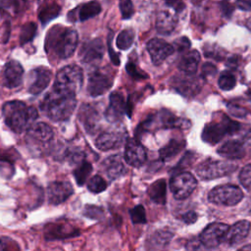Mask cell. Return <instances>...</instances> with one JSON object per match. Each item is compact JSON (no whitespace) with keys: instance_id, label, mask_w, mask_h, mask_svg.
Segmentation results:
<instances>
[{"instance_id":"cell-46","label":"cell","mask_w":251,"mask_h":251,"mask_svg":"<svg viewBox=\"0 0 251 251\" xmlns=\"http://www.w3.org/2000/svg\"><path fill=\"white\" fill-rule=\"evenodd\" d=\"M237 251H251V244H248V245H245L243 247H241L240 249H238Z\"/></svg>"},{"instance_id":"cell-17","label":"cell","mask_w":251,"mask_h":251,"mask_svg":"<svg viewBox=\"0 0 251 251\" xmlns=\"http://www.w3.org/2000/svg\"><path fill=\"white\" fill-rule=\"evenodd\" d=\"M101 12V5L97 1H91L86 2L78 6L76 9H74L69 13L68 20L70 22H75V21H86L90 18L95 17Z\"/></svg>"},{"instance_id":"cell-27","label":"cell","mask_w":251,"mask_h":251,"mask_svg":"<svg viewBox=\"0 0 251 251\" xmlns=\"http://www.w3.org/2000/svg\"><path fill=\"white\" fill-rule=\"evenodd\" d=\"M167 185L165 179L161 178L153 182L148 190L147 193L152 201H154L157 204H165L166 202V191H167Z\"/></svg>"},{"instance_id":"cell-26","label":"cell","mask_w":251,"mask_h":251,"mask_svg":"<svg viewBox=\"0 0 251 251\" xmlns=\"http://www.w3.org/2000/svg\"><path fill=\"white\" fill-rule=\"evenodd\" d=\"M218 153L228 159H240L245 155V151L241 142L229 140L225 142L218 150Z\"/></svg>"},{"instance_id":"cell-18","label":"cell","mask_w":251,"mask_h":251,"mask_svg":"<svg viewBox=\"0 0 251 251\" xmlns=\"http://www.w3.org/2000/svg\"><path fill=\"white\" fill-rule=\"evenodd\" d=\"M249 230L250 223L248 221H239L228 227L224 241L228 245H236L248 235Z\"/></svg>"},{"instance_id":"cell-32","label":"cell","mask_w":251,"mask_h":251,"mask_svg":"<svg viewBox=\"0 0 251 251\" xmlns=\"http://www.w3.org/2000/svg\"><path fill=\"white\" fill-rule=\"evenodd\" d=\"M36 33V25L34 23H28L23 25L20 34V42L22 45L32 40Z\"/></svg>"},{"instance_id":"cell-20","label":"cell","mask_w":251,"mask_h":251,"mask_svg":"<svg viewBox=\"0 0 251 251\" xmlns=\"http://www.w3.org/2000/svg\"><path fill=\"white\" fill-rule=\"evenodd\" d=\"M102 168L111 179H116L126 173V167L120 155H112L105 159Z\"/></svg>"},{"instance_id":"cell-2","label":"cell","mask_w":251,"mask_h":251,"mask_svg":"<svg viewBox=\"0 0 251 251\" xmlns=\"http://www.w3.org/2000/svg\"><path fill=\"white\" fill-rule=\"evenodd\" d=\"M5 124L16 133H21L32 125L38 114L35 108L26 106L22 101H8L3 105Z\"/></svg>"},{"instance_id":"cell-40","label":"cell","mask_w":251,"mask_h":251,"mask_svg":"<svg viewBox=\"0 0 251 251\" xmlns=\"http://www.w3.org/2000/svg\"><path fill=\"white\" fill-rule=\"evenodd\" d=\"M111 36H112V33L110 34L109 40H108V51H109V54H110V59H111V61L113 62V64H115V65L118 66V65L120 64V57H119V54L116 53L115 50H113V48H112Z\"/></svg>"},{"instance_id":"cell-10","label":"cell","mask_w":251,"mask_h":251,"mask_svg":"<svg viewBox=\"0 0 251 251\" xmlns=\"http://www.w3.org/2000/svg\"><path fill=\"white\" fill-rule=\"evenodd\" d=\"M113 84V80L101 71H94L89 75L87 83V92L89 95L96 97L105 93Z\"/></svg>"},{"instance_id":"cell-43","label":"cell","mask_w":251,"mask_h":251,"mask_svg":"<svg viewBox=\"0 0 251 251\" xmlns=\"http://www.w3.org/2000/svg\"><path fill=\"white\" fill-rule=\"evenodd\" d=\"M167 5L172 6L176 12H180L183 10L184 8V4L182 2H178V1H172V2H167Z\"/></svg>"},{"instance_id":"cell-9","label":"cell","mask_w":251,"mask_h":251,"mask_svg":"<svg viewBox=\"0 0 251 251\" xmlns=\"http://www.w3.org/2000/svg\"><path fill=\"white\" fill-rule=\"evenodd\" d=\"M52 73L45 67H38L33 69L29 74L28 92L32 95L41 93L50 83Z\"/></svg>"},{"instance_id":"cell-31","label":"cell","mask_w":251,"mask_h":251,"mask_svg":"<svg viewBox=\"0 0 251 251\" xmlns=\"http://www.w3.org/2000/svg\"><path fill=\"white\" fill-rule=\"evenodd\" d=\"M134 39V32L132 29H124L121 31L117 37L116 40V45L118 48L122 50H126L128 49L131 44L133 43Z\"/></svg>"},{"instance_id":"cell-30","label":"cell","mask_w":251,"mask_h":251,"mask_svg":"<svg viewBox=\"0 0 251 251\" xmlns=\"http://www.w3.org/2000/svg\"><path fill=\"white\" fill-rule=\"evenodd\" d=\"M92 172V166L87 161H82L74 171V176L78 185H82L88 178Z\"/></svg>"},{"instance_id":"cell-33","label":"cell","mask_w":251,"mask_h":251,"mask_svg":"<svg viewBox=\"0 0 251 251\" xmlns=\"http://www.w3.org/2000/svg\"><path fill=\"white\" fill-rule=\"evenodd\" d=\"M87 188L93 193H100L107 188V182L101 176L96 175L88 180Z\"/></svg>"},{"instance_id":"cell-12","label":"cell","mask_w":251,"mask_h":251,"mask_svg":"<svg viewBox=\"0 0 251 251\" xmlns=\"http://www.w3.org/2000/svg\"><path fill=\"white\" fill-rule=\"evenodd\" d=\"M147 50L155 65L162 64L175 50L174 46L160 38H153L147 43Z\"/></svg>"},{"instance_id":"cell-25","label":"cell","mask_w":251,"mask_h":251,"mask_svg":"<svg viewBox=\"0 0 251 251\" xmlns=\"http://www.w3.org/2000/svg\"><path fill=\"white\" fill-rule=\"evenodd\" d=\"M78 117L88 132H93L95 130L98 121V114L94 108L87 104L82 105L80 107Z\"/></svg>"},{"instance_id":"cell-36","label":"cell","mask_w":251,"mask_h":251,"mask_svg":"<svg viewBox=\"0 0 251 251\" xmlns=\"http://www.w3.org/2000/svg\"><path fill=\"white\" fill-rule=\"evenodd\" d=\"M240 183L247 189L251 190V164L246 165L239 173Z\"/></svg>"},{"instance_id":"cell-45","label":"cell","mask_w":251,"mask_h":251,"mask_svg":"<svg viewBox=\"0 0 251 251\" xmlns=\"http://www.w3.org/2000/svg\"><path fill=\"white\" fill-rule=\"evenodd\" d=\"M5 239H0V251H9V245Z\"/></svg>"},{"instance_id":"cell-15","label":"cell","mask_w":251,"mask_h":251,"mask_svg":"<svg viewBox=\"0 0 251 251\" xmlns=\"http://www.w3.org/2000/svg\"><path fill=\"white\" fill-rule=\"evenodd\" d=\"M127 106L123 94L119 91L112 92L110 95L109 106L105 112L106 119L110 123H116L123 118Z\"/></svg>"},{"instance_id":"cell-35","label":"cell","mask_w":251,"mask_h":251,"mask_svg":"<svg viewBox=\"0 0 251 251\" xmlns=\"http://www.w3.org/2000/svg\"><path fill=\"white\" fill-rule=\"evenodd\" d=\"M129 215L131 218V221L134 224H144L146 223V215L145 210L142 205H137L131 210H129Z\"/></svg>"},{"instance_id":"cell-6","label":"cell","mask_w":251,"mask_h":251,"mask_svg":"<svg viewBox=\"0 0 251 251\" xmlns=\"http://www.w3.org/2000/svg\"><path fill=\"white\" fill-rule=\"evenodd\" d=\"M236 170V166L229 162L208 159L196 168V174L200 178L213 179L227 176Z\"/></svg>"},{"instance_id":"cell-24","label":"cell","mask_w":251,"mask_h":251,"mask_svg":"<svg viewBox=\"0 0 251 251\" xmlns=\"http://www.w3.org/2000/svg\"><path fill=\"white\" fill-rule=\"evenodd\" d=\"M200 62V54L196 50H191L181 57L178 69L186 75H194Z\"/></svg>"},{"instance_id":"cell-7","label":"cell","mask_w":251,"mask_h":251,"mask_svg":"<svg viewBox=\"0 0 251 251\" xmlns=\"http://www.w3.org/2000/svg\"><path fill=\"white\" fill-rule=\"evenodd\" d=\"M197 185L195 177L190 173H178L170 180V188L176 199L182 200L190 196Z\"/></svg>"},{"instance_id":"cell-34","label":"cell","mask_w":251,"mask_h":251,"mask_svg":"<svg viewBox=\"0 0 251 251\" xmlns=\"http://www.w3.org/2000/svg\"><path fill=\"white\" fill-rule=\"evenodd\" d=\"M235 83H236L235 76L230 73L223 74L218 80V85L223 90L232 89L235 86Z\"/></svg>"},{"instance_id":"cell-22","label":"cell","mask_w":251,"mask_h":251,"mask_svg":"<svg viewBox=\"0 0 251 251\" xmlns=\"http://www.w3.org/2000/svg\"><path fill=\"white\" fill-rule=\"evenodd\" d=\"M226 134L224 125L221 123L207 124L202 130V139L209 144H217Z\"/></svg>"},{"instance_id":"cell-19","label":"cell","mask_w":251,"mask_h":251,"mask_svg":"<svg viewBox=\"0 0 251 251\" xmlns=\"http://www.w3.org/2000/svg\"><path fill=\"white\" fill-rule=\"evenodd\" d=\"M26 133L27 137L36 143H47L53 138L52 128L44 123L32 124Z\"/></svg>"},{"instance_id":"cell-5","label":"cell","mask_w":251,"mask_h":251,"mask_svg":"<svg viewBox=\"0 0 251 251\" xmlns=\"http://www.w3.org/2000/svg\"><path fill=\"white\" fill-rule=\"evenodd\" d=\"M243 198L242 190L233 184H223L213 188L208 195L210 202L217 205L233 206Z\"/></svg>"},{"instance_id":"cell-23","label":"cell","mask_w":251,"mask_h":251,"mask_svg":"<svg viewBox=\"0 0 251 251\" xmlns=\"http://www.w3.org/2000/svg\"><path fill=\"white\" fill-rule=\"evenodd\" d=\"M177 19L169 11H161L156 20V28L161 34H170L176 26Z\"/></svg>"},{"instance_id":"cell-29","label":"cell","mask_w":251,"mask_h":251,"mask_svg":"<svg viewBox=\"0 0 251 251\" xmlns=\"http://www.w3.org/2000/svg\"><path fill=\"white\" fill-rule=\"evenodd\" d=\"M61 12V7L55 3L44 5L38 12V18L43 25H46L51 20L55 19Z\"/></svg>"},{"instance_id":"cell-1","label":"cell","mask_w":251,"mask_h":251,"mask_svg":"<svg viewBox=\"0 0 251 251\" xmlns=\"http://www.w3.org/2000/svg\"><path fill=\"white\" fill-rule=\"evenodd\" d=\"M78 41L77 32L72 27L54 26L46 37V50L59 59H67L75 52Z\"/></svg>"},{"instance_id":"cell-38","label":"cell","mask_w":251,"mask_h":251,"mask_svg":"<svg viewBox=\"0 0 251 251\" xmlns=\"http://www.w3.org/2000/svg\"><path fill=\"white\" fill-rule=\"evenodd\" d=\"M126 68V71H127L128 75H129L130 76H132L133 78H135V79L147 77V75H146L144 73H142L141 71H139V70L136 68V66H135L131 61H128V62H127Z\"/></svg>"},{"instance_id":"cell-14","label":"cell","mask_w":251,"mask_h":251,"mask_svg":"<svg viewBox=\"0 0 251 251\" xmlns=\"http://www.w3.org/2000/svg\"><path fill=\"white\" fill-rule=\"evenodd\" d=\"M48 199L51 204L57 205L65 202L73 193L74 188L69 181H53L47 188Z\"/></svg>"},{"instance_id":"cell-42","label":"cell","mask_w":251,"mask_h":251,"mask_svg":"<svg viewBox=\"0 0 251 251\" xmlns=\"http://www.w3.org/2000/svg\"><path fill=\"white\" fill-rule=\"evenodd\" d=\"M197 220V214L193 211L186 212L184 215H182V221L185 224H193Z\"/></svg>"},{"instance_id":"cell-3","label":"cell","mask_w":251,"mask_h":251,"mask_svg":"<svg viewBox=\"0 0 251 251\" xmlns=\"http://www.w3.org/2000/svg\"><path fill=\"white\" fill-rule=\"evenodd\" d=\"M75 104V95L52 90L45 96L40 107L42 112H44L50 120L54 122H63L72 116Z\"/></svg>"},{"instance_id":"cell-11","label":"cell","mask_w":251,"mask_h":251,"mask_svg":"<svg viewBox=\"0 0 251 251\" xmlns=\"http://www.w3.org/2000/svg\"><path fill=\"white\" fill-rule=\"evenodd\" d=\"M146 152L140 142L134 138L127 139L125 147V160L132 167H140L146 161Z\"/></svg>"},{"instance_id":"cell-21","label":"cell","mask_w":251,"mask_h":251,"mask_svg":"<svg viewBox=\"0 0 251 251\" xmlns=\"http://www.w3.org/2000/svg\"><path fill=\"white\" fill-rule=\"evenodd\" d=\"M124 140V136L121 132L116 131H106L101 133L95 142V145L98 149L102 151L111 150L119 147Z\"/></svg>"},{"instance_id":"cell-37","label":"cell","mask_w":251,"mask_h":251,"mask_svg":"<svg viewBox=\"0 0 251 251\" xmlns=\"http://www.w3.org/2000/svg\"><path fill=\"white\" fill-rule=\"evenodd\" d=\"M119 5H120L122 18L124 20L130 19L131 16L133 15V13H134V9H133V5H132L131 1L124 0V1H121Z\"/></svg>"},{"instance_id":"cell-41","label":"cell","mask_w":251,"mask_h":251,"mask_svg":"<svg viewBox=\"0 0 251 251\" xmlns=\"http://www.w3.org/2000/svg\"><path fill=\"white\" fill-rule=\"evenodd\" d=\"M175 45L178 51H184L189 48L190 41L186 37H181V38L176 39Z\"/></svg>"},{"instance_id":"cell-8","label":"cell","mask_w":251,"mask_h":251,"mask_svg":"<svg viewBox=\"0 0 251 251\" xmlns=\"http://www.w3.org/2000/svg\"><path fill=\"white\" fill-rule=\"evenodd\" d=\"M228 227L227 225L223 223H212L202 230L199 239L204 246L215 248L224 241Z\"/></svg>"},{"instance_id":"cell-39","label":"cell","mask_w":251,"mask_h":251,"mask_svg":"<svg viewBox=\"0 0 251 251\" xmlns=\"http://www.w3.org/2000/svg\"><path fill=\"white\" fill-rule=\"evenodd\" d=\"M222 124L224 125V126L226 130V133H228V134H233L236 131H238V129L240 128V125L237 122L232 121L228 118H224Z\"/></svg>"},{"instance_id":"cell-16","label":"cell","mask_w":251,"mask_h":251,"mask_svg":"<svg viewBox=\"0 0 251 251\" xmlns=\"http://www.w3.org/2000/svg\"><path fill=\"white\" fill-rule=\"evenodd\" d=\"M23 66L16 60L9 61L4 67L3 83L8 88L18 87L23 81Z\"/></svg>"},{"instance_id":"cell-44","label":"cell","mask_w":251,"mask_h":251,"mask_svg":"<svg viewBox=\"0 0 251 251\" xmlns=\"http://www.w3.org/2000/svg\"><path fill=\"white\" fill-rule=\"evenodd\" d=\"M236 5L238 6L239 9L244 11H249L251 9V2L249 1H238L236 2Z\"/></svg>"},{"instance_id":"cell-13","label":"cell","mask_w":251,"mask_h":251,"mask_svg":"<svg viewBox=\"0 0 251 251\" xmlns=\"http://www.w3.org/2000/svg\"><path fill=\"white\" fill-rule=\"evenodd\" d=\"M104 54V44L100 38L85 42L80 51V60L85 64H94L99 62Z\"/></svg>"},{"instance_id":"cell-28","label":"cell","mask_w":251,"mask_h":251,"mask_svg":"<svg viewBox=\"0 0 251 251\" xmlns=\"http://www.w3.org/2000/svg\"><path fill=\"white\" fill-rule=\"evenodd\" d=\"M185 146L184 140H171L166 146H164L162 149H160L159 154L160 158L164 161H168L177 155Z\"/></svg>"},{"instance_id":"cell-4","label":"cell","mask_w":251,"mask_h":251,"mask_svg":"<svg viewBox=\"0 0 251 251\" xmlns=\"http://www.w3.org/2000/svg\"><path fill=\"white\" fill-rule=\"evenodd\" d=\"M83 81L81 69L76 65H69L62 68L56 75L53 90L75 95Z\"/></svg>"}]
</instances>
